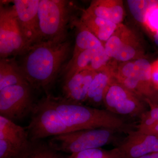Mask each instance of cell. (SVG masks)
I'll return each mask as SVG.
<instances>
[{
	"label": "cell",
	"mask_w": 158,
	"mask_h": 158,
	"mask_svg": "<svg viewBox=\"0 0 158 158\" xmlns=\"http://www.w3.org/2000/svg\"><path fill=\"white\" fill-rule=\"evenodd\" d=\"M151 77L153 86L158 91V59L151 64Z\"/></svg>",
	"instance_id": "obj_27"
},
{
	"label": "cell",
	"mask_w": 158,
	"mask_h": 158,
	"mask_svg": "<svg viewBox=\"0 0 158 158\" xmlns=\"http://www.w3.org/2000/svg\"><path fill=\"white\" fill-rule=\"evenodd\" d=\"M47 97L66 124L73 131L107 128L127 135L131 131L135 130L133 124L106 109L74 103L63 97H55L50 94H48Z\"/></svg>",
	"instance_id": "obj_2"
},
{
	"label": "cell",
	"mask_w": 158,
	"mask_h": 158,
	"mask_svg": "<svg viewBox=\"0 0 158 158\" xmlns=\"http://www.w3.org/2000/svg\"><path fill=\"white\" fill-rule=\"evenodd\" d=\"M143 49L138 37L131 31L113 59L122 62H128L143 58Z\"/></svg>",
	"instance_id": "obj_17"
},
{
	"label": "cell",
	"mask_w": 158,
	"mask_h": 158,
	"mask_svg": "<svg viewBox=\"0 0 158 158\" xmlns=\"http://www.w3.org/2000/svg\"><path fill=\"white\" fill-rule=\"evenodd\" d=\"M120 133L107 128L80 130L54 136L48 144L59 152L73 154L110 144L118 147L123 139L119 136Z\"/></svg>",
	"instance_id": "obj_3"
},
{
	"label": "cell",
	"mask_w": 158,
	"mask_h": 158,
	"mask_svg": "<svg viewBox=\"0 0 158 158\" xmlns=\"http://www.w3.org/2000/svg\"><path fill=\"white\" fill-rule=\"evenodd\" d=\"M0 139L7 140L22 149L29 142L27 131L9 118L0 116Z\"/></svg>",
	"instance_id": "obj_16"
},
{
	"label": "cell",
	"mask_w": 158,
	"mask_h": 158,
	"mask_svg": "<svg viewBox=\"0 0 158 158\" xmlns=\"http://www.w3.org/2000/svg\"><path fill=\"white\" fill-rule=\"evenodd\" d=\"M97 72L82 71L65 79L62 88L63 98L74 103H85L90 84Z\"/></svg>",
	"instance_id": "obj_12"
},
{
	"label": "cell",
	"mask_w": 158,
	"mask_h": 158,
	"mask_svg": "<svg viewBox=\"0 0 158 158\" xmlns=\"http://www.w3.org/2000/svg\"><path fill=\"white\" fill-rule=\"evenodd\" d=\"M131 31L122 23L118 25L114 34L104 44L105 51L108 56L113 59L117 55L123 43Z\"/></svg>",
	"instance_id": "obj_22"
},
{
	"label": "cell",
	"mask_w": 158,
	"mask_h": 158,
	"mask_svg": "<svg viewBox=\"0 0 158 158\" xmlns=\"http://www.w3.org/2000/svg\"><path fill=\"white\" fill-rule=\"evenodd\" d=\"M154 41L156 44L158 46V33L154 34Z\"/></svg>",
	"instance_id": "obj_29"
},
{
	"label": "cell",
	"mask_w": 158,
	"mask_h": 158,
	"mask_svg": "<svg viewBox=\"0 0 158 158\" xmlns=\"http://www.w3.org/2000/svg\"><path fill=\"white\" fill-rule=\"evenodd\" d=\"M22 150L7 140L0 139V158H16Z\"/></svg>",
	"instance_id": "obj_25"
},
{
	"label": "cell",
	"mask_w": 158,
	"mask_h": 158,
	"mask_svg": "<svg viewBox=\"0 0 158 158\" xmlns=\"http://www.w3.org/2000/svg\"><path fill=\"white\" fill-rule=\"evenodd\" d=\"M111 59L105 51L104 44L81 52L72 57L67 64L65 69L64 79L82 71L98 72L104 70L109 66Z\"/></svg>",
	"instance_id": "obj_10"
},
{
	"label": "cell",
	"mask_w": 158,
	"mask_h": 158,
	"mask_svg": "<svg viewBox=\"0 0 158 158\" xmlns=\"http://www.w3.org/2000/svg\"><path fill=\"white\" fill-rule=\"evenodd\" d=\"M134 61L138 77L141 82L148 88L155 89L152 81L151 64L148 60L143 58Z\"/></svg>",
	"instance_id": "obj_24"
},
{
	"label": "cell",
	"mask_w": 158,
	"mask_h": 158,
	"mask_svg": "<svg viewBox=\"0 0 158 158\" xmlns=\"http://www.w3.org/2000/svg\"><path fill=\"white\" fill-rule=\"evenodd\" d=\"M68 41L43 40L24 54L20 69L32 88L46 90L53 84L68 57Z\"/></svg>",
	"instance_id": "obj_1"
},
{
	"label": "cell",
	"mask_w": 158,
	"mask_h": 158,
	"mask_svg": "<svg viewBox=\"0 0 158 158\" xmlns=\"http://www.w3.org/2000/svg\"><path fill=\"white\" fill-rule=\"evenodd\" d=\"M138 158H158V152L150 154Z\"/></svg>",
	"instance_id": "obj_28"
},
{
	"label": "cell",
	"mask_w": 158,
	"mask_h": 158,
	"mask_svg": "<svg viewBox=\"0 0 158 158\" xmlns=\"http://www.w3.org/2000/svg\"><path fill=\"white\" fill-rule=\"evenodd\" d=\"M149 110L140 118L136 129L148 135L158 137V104L146 101Z\"/></svg>",
	"instance_id": "obj_20"
},
{
	"label": "cell",
	"mask_w": 158,
	"mask_h": 158,
	"mask_svg": "<svg viewBox=\"0 0 158 158\" xmlns=\"http://www.w3.org/2000/svg\"><path fill=\"white\" fill-rule=\"evenodd\" d=\"M86 11L116 25L121 24L124 17L123 2L119 0L92 1Z\"/></svg>",
	"instance_id": "obj_14"
},
{
	"label": "cell",
	"mask_w": 158,
	"mask_h": 158,
	"mask_svg": "<svg viewBox=\"0 0 158 158\" xmlns=\"http://www.w3.org/2000/svg\"><path fill=\"white\" fill-rule=\"evenodd\" d=\"M73 23L76 27L77 32L75 44L72 57L75 56L81 52L88 49L104 44L82 23L81 20H74Z\"/></svg>",
	"instance_id": "obj_18"
},
{
	"label": "cell",
	"mask_w": 158,
	"mask_h": 158,
	"mask_svg": "<svg viewBox=\"0 0 158 158\" xmlns=\"http://www.w3.org/2000/svg\"><path fill=\"white\" fill-rule=\"evenodd\" d=\"M123 158H138L158 152V137L137 130L128 133L118 145Z\"/></svg>",
	"instance_id": "obj_11"
},
{
	"label": "cell",
	"mask_w": 158,
	"mask_h": 158,
	"mask_svg": "<svg viewBox=\"0 0 158 158\" xmlns=\"http://www.w3.org/2000/svg\"><path fill=\"white\" fill-rule=\"evenodd\" d=\"M16 158H65L59 152L43 141H31L21 151Z\"/></svg>",
	"instance_id": "obj_19"
},
{
	"label": "cell",
	"mask_w": 158,
	"mask_h": 158,
	"mask_svg": "<svg viewBox=\"0 0 158 158\" xmlns=\"http://www.w3.org/2000/svg\"><path fill=\"white\" fill-rule=\"evenodd\" d=\"M127 3L133 17L138 22L144 25L148 15L153 8L158 5V1L128 0Z\"/></svg>",
	"instance_id": "obj_21"
},
{
	"label": "cell",
	"mask_w": 158,
	"mask_h": 158,
	"mask_svg": "<svg viewBox=\"0 0 158 158\" xmlns=\"http://www.w3.org/2000/svg\"><path fill=\"white\" fill-rule=\"evenodd\" d=\"M38 14L42 41H65L70 19L68 1L40 0Z\"/></svg>",
	"instance_id": "obj_4"
},
{
	"label": "cell",
	"mask_w": 158,
	"mask_h": 158,
	"mask_svg": "<svg viewBox=\"0 0 158 158\" xmlns=\"http://www.w3.org/2000/svg\"><path fill=\"white\" fill-rule=\"evenodd\" d=\"M30 47L20 28L13 7H5L1 4V59L24 55Z\"/></svg>",
	"instance_id": "obj_6"
},
{
	"label": "cell",
	"mask_w": 158,
	"mask_h": 158,
	"mask_svg": "<svg viewBox=\"0 0 158 158\" xmlns=\"http://www.w3.org/2000/svg\"><path fill=\"white\" fill-rule=\"evenodd\" d=\"M40 0H15L12 6L18 22L30 46L42 41L40 28L38 7Z\"/></svg>",
	"instance_id": "obj_9"
},
{
	"label": "cell",
	"mask_w": 158,
	"mask_h": 158,
	"mask_svg": "<svg viewBox=\"0 0 158 158\" xmlns=\"http://www.w3.org/2000/svg\"><path fill=\"white\" fill-rule=\"evenodd\" d=\"M104 107L117 116L140 118L149 110L145 101L114 78L105 95Z\"/></svg>",
	"instance_id": "obj_7"
},
{
	"label": "cell",
	"mask_w": 158,
	"mask_h": 158,
	"mask_svg": "<svg viewBox=\"0 0 158 158\" xmlns=\"http://www.w3.org/2000/svg\"><path fill=\"white\" fill-rule=\"evenodd\" d=\"M67 158H123L119 148L111 149L93 148L71 154Z\"/></svg>",
	"instance_id": "obj_23"
},
{
	"label": "cell",
	"mask_w": 158,
	"mask_h": 158,
	"mask_svg": "<svg viewBox=\"0 0 158 158\" xmlns=\"http://www.w3.org/2000/svg\"><path fill=\"white\" fill-rule=\"evenodd\" d=\"M27 127L29 140L34 141L73 131L47 97L35 105Z\"/></svg>",
	"instance_id": "obj_5"
},
{
	"label": "cell",
	"mask_w": 158,
	"mask_h": 158,
	"mask_svg": "<svg viewBox=\"0 0 158 158\" xmlns=\"http://www.w3.org/2000/svg\"><path fill=\"white\" fill-rule=\"evenodd\" d=\"M32 88L26 81L0 89L1 116L13 121L32 113L35 105L33 103Z\"/></svg>",
	"instance_id": "obj_8"
},
{
	"label": "cell",
	"mask_w": 158,
	"mask_h": 158,
	"mask_svg": "<svg viewBox=\"0 0 158 158\" xmlns=\"http://www.w3.org/2000/svg\"><path fill=\"white\" fill-rule=\"evenodd\" d=\"M81 20L82 23L102 43H106L116 31L118 25L90 14L85 10Z\"/></svg>",
	"instance_id": "obj_15"
},
{
	"label": "cell",
	"mask_w": 158,
	"mask_h": 158,
	"mask_svg": "<svg viewBox=\"0 0 158 158\" xmlns=\"http://www.w3.org/2000/svg\"><path fill=\"white\" fill-rule=\"evenodd\" d=\"M113 69L109 65L98 72L90 84L85 102L86 106L98 109L104 106L105 95L113 79Z\"/></svg>",
	"instance_id": "obj_13"
},
{
	"label": "cell",
	"mask_w": 158,
	"mask_h": 158,
	"mask_svg": "<svg viewBox=\"0 0 158 158\" xmlns=\"http://www.w3.org/2000/svg\"><path fill=\"white\" fill-rule=\"evenodd\" d=\"M144 26L154 34L158 33V5L149 11Z\"/></svg>",
	"instance_id": "obj_26"
}]
</instances>
